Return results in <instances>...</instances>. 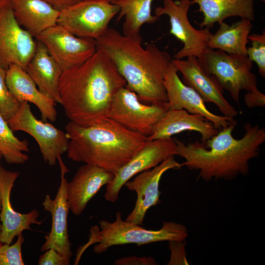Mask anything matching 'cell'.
Returning a JSON list of instances; mask_svg holds the SVG:
<instances>
[{
    "label": "cell",
    "mask_w": 265,
    "mask_h": 265,
    "mask_svg": "<svg viewBox=\"0 0 265 265\" xmlns=\"http://www.w3.org/2000/svg\"><path fill=\"white\" fill-rule=\"evenodd\" d=\"M67 157L74 161L100 167L114 175L143 147L147 137L107 118L93 126L69 121Z\"/></svg>",
    "instance_id": "obj_4"
},
{
    "label": "cell",
    "mask_w": 265,
    "mask_h": 265,
    "mask_svg": "<svg viewBox=\"0 0 265 265\" xmlns=\"http://www.w3.org/2000/svg\"><path fill=\"white\" fill-rule=\"evenodd\" d=\"M34 38L16 20L11 0H0V66L6 70L15 64L25 70L36 50Z\"/></svg>",
    "instance_id": "obj_10"
},
{
    "label": "cell",
    "mask_w": 265,
    "mask_h": 265,
    "mask_svg": "<svg viewBox=\"0 0 265 265\" xmlns=\"http://www.w3.org/2000/svg\"><path fill=\"white\" fill-rule=\"evenodd\" d=\"M7 122L13 132H25L35 139L44 161L49 165H54L58 157L67 152L69 140L66 132L37 119L28 102L21 103L17 112Z\"/></svg>",
    "instance_id": "obj_11"
},
{
    "label": "cell",
    "mask_w": 265,
    "mask_h": 265,
    "mask_svg": "<svg viewBox=\"0 0 265 265\" xmlns=\"http://www.w3.org/2000/svg\"><path fill=\"white\" fill-rule=\"evenodd\" d=\"M244 100L246 106L250 108L263 107L265 106V95L258 88L247 92Z\"/></svg>",
    "instance_id": "obj_34"
},
{
    "label": "cell",
    "mask_w": 265,
    "mask_h": 265,
    "mask_svg": "<svg viewBox=\"0 0 265 265\" xmlns=\"http://www.w3.org/2000/svg\"><path fill=\"white\" fill-rule=\"evenodd\" d=\"M104 0L108 2L114 4L120 0Z\"/></svg>",
    "instance_id": "obj_36"
},
{
    "label": "cell",
    "mask_w": 265,
    "mask_h": 265,
    "mask_svg": "<svg viewBox=\"0 0 265 265\" xmlns=\"http://www.w3.org/2000/svg\"><path fill=\"white\" fill-rule=\"evenodd\" d=\"M177 155V144L172 137L147 141L143 147L114 175L106 186L105 198L114 203L122 187L133 176L150 169L172 156Z\"/></svg>",
    "instance_id": "obj_13"
},
{
    "label": "cell",
    "mask_w": 265,
    "mask_h": 265,
    "mask_svg": "<svg viewBox=\"0 0 265 265\" xmlns=\"http://www.w3.org/2000/svg\"><path fill=\"white\" fill-rule=\"evenodd\" d=\"M29 151L28 143L21 140L13 133L0 112V154L9 164H22L29 159L24 152Z\"/></svg>",
    "instance_id": "obj_27"
},
{
    "label": "cell",
    "mask_w": 265,
    "mask_h": 265,
    "mask_svg": "<svg viewBox=\"0 0 265 265\" xmlns=\"http://www.w3.org/2000/svg\"><path fill=\"white\" fill-rule=\"evenodd\" d=\"M237 122L219 130L205 142L184 143L176 139L177 155L185 161L182 166L199 171L198 178L230 181L249 172V161L258 158L265 141V130L258 125L246 123L245 133L240 139L233 132Z\"/></svg>",
    "instance_id": "obj_2"
},
{
    "label": "cell",
    "mask_w": 265,
    "mask_h": 265,
    "mask_svg": "<svg viewBox=\"0 0 265 265\" xmlns=\"http://www.w3.org/2000/svg\"><path fill=\"white\" fill-rule=\"evenodd\" d=\"M171 62L182 73L183 82L195 90L205 103L214 104L224 116L233 118L237 116L238 111L225 98L224 89L217 80L203 69L196 57L174 58Z\"/></svg>",
    "instance_id": "obj_17"
},
{
    "label": "cell",
    "mask_w": 265,
    "mask_h": 265,
    "mask_svg": "<svg viewBox=\"0 0 265 265\" xmlns=\"http://www.w3.org/2000/svg\"><path fill=\"white\" fill-rule=\"evenodd\" d=\"M185 131L198 132L201 142L204 143L219 130L201 115L191 114L184 109H168L147 137V141L170 138Z\"/></svg>",
    "instance_id": "obj_20"
},
{
    "label": "cell",
    "mask_w": 265,
    "mask_h": 265,
    "mask_svg": "<svg viewBox=\"0 0 265 265\" xmlns=\"http://www.w3.org/2000/svg\"><path fill=\"white\" fill-rule=\"evenodd\" d=\"M70 261L53 248L45 251L38 260L39 265H69Z\"/></svg>",
    "instance_id": "obj_32"
},
{
    "label": "cell",
    "mask_w": 265,
    "mask_h": 265,
    "mask_svg": "<svg viewBox=\"0 0 265 265\" xmlns=\"http://www.w3.org/2000/svg\"><path fill=\"white\" fill-rule=\"evenodd\" d=\"M6 70L0 66V112L8 121L19 109L21 103L11 93L6 83Z\"/></svg>",
    "instance_id": "obj_28"
},
{
    "label": "cell",
    "mask_w": 265,
    "mask_h": 265,
    "mask_svg": "<svg viewBox=\"0 0 265 265\" xmlns=\"http://www.w3.org/2000/svg\"><path fill=\"white\" fill-rule=\"evenodd\" d=\"M208 43V48L229 54L247 55L248 36L253 27L252 21L241 19L231 25L222 22Z\"/></svg>",
    "instance_id": "obj_25"
},
{
    "label": "cell",
    "mask_w": 265,
    "mask_h": 265,
    "mask_svg": "<svg viewBox=\"0 0 265 265\" xmlns=\"http://www.w3.org/2000/svg\"><path fill=\"white\" fill-rule=\"evenodd\" d=\"M182 167L181 163L172 156L157 166L140 173L132 180L128 181L124 186L135 191L137 198L133 209L125 221L142 226L148 210L160 202L159 184L163 174L170 169Z\"/></svg>",
    "instance_id": "obj_15"
},
{
    "label": "cell",
    "mask_w": 265,
    "mask_h": 265,
    "mask_svg": "<svg viewBox=\"0 0 265 265\" xmlns=\"http://www.w3.org/2000/svg\"><path fill=\"white\" fill-rule=\"evenodd\" d=\"M191 3L197 4L203 15L201 28L212 27L231 17L255 19L254 0H191Z\"/></svg>",
    "instance_id": "obj_24"
},
{
    "label": "cell",
    "mask_w": 265,
    "mask_h": 265,
    "mask_svg": "<svg viewBox=\"0 0 265 265\" xmlns=\"http://www.w3.org/2000/svg\"><path fill=\"white\" fill-rule=\"evenodd\" d=\"M113 177L112 173L97 166L85 164L80 167L67 184V200L71 212L80 215L89 201Z\"/></svg>",
    "instance_id": "obj_19"
},
{
    "label": "cell",
    "mask_w": 265,
    "mask_h": 265,
    "mask_svg": "<svg viewBox=\"0 0 265 265\" xmlns=\"http://www.w3.org/2000/svg\"><path fill=\"white\" fill-rule=\"evenodd\" d=\"M97 49L105 53L114 64L139 100L148 104L167 102L164 85L171 61L169 53L155 44L145 48L140 34L127 36L113 28L96 40Z\"/></svg>",
    "instance_id": "obj_3"
},
{
    "label": "cell",
    "mask_w": 265,
    "mask_h": 265,
    "mask_svg": "<svg viewBox=\"0 0 265 265\" xmlns=\"http://www.w3.org/2000/svg\"><path fill=\"white\" fill-rule=\"evenodd\" d=\"M178 72L171 61L164 80L168 109H184L191 114L201 115L218 130L236 122L233 118L218 115L210 111L201 96L181 80Z\"/></svg>",
    "instance_id": "obj_16"
},
{
    "label": "cell",
    "mask_w": 265,
    "mask_h": 265,
    "mask_svg": "<svg viewBox=\"0 0 265 265\" xmlns=\"http://www.w3.org/2000/svg\"><path fill=\"white\" fill-rule=\"evenodd\" d=\"M35 38L44 45L62 71L84 62L97 50L96 40L77 36L57 24Z\"/></svg>",
    "instance_id": "obj_12"
},
{
    "label": "cell",
    "mask_w": 265,
    "mask_h": 265,
    "mask_svg": "<svg viewBox=\"0 0 265 265\" xmlns=\"http://www.w3.org/2000/svg\"><path fill=\"white\" fill-rule=\"evenodd\" d=\"M162 6L156 7L155 15H166L170 23V32L183 44L174 58L183 59L190 56L201 57L209 49L208 43L212 34L210 28L198 29L190 24L188 13L191 0H163Z\"/></svg>",
    "instance_id": "obj_9"
},
{
    "label": "cell",
    "mask_w": 265,
    "mask_h": 265,
    "mask_svg": "<svg viewBox=\"0 0 265 265\" xmlns=\"http://www.w3.org/2000/svg\"><path fill=\"white\" fill-rule=\"evenodd\" d=\"M5 81L10 92L19 102H26L36 106L43 121H55L56 103L39 90L25 69L11 65L6 70Z\"/></svg>",
    "instance_id": "obj_21"
},
{
    "label": "cell",
    "mask_w": 265,
    "mask_h": 265,
    "mask_svg": "<svg viewBox=\"0 0 265 265\" xmlns=\"http://www.w3.org/2000/svg\"><path fill=\"white\" fill-rule=\"evenodd\" d=\"M89 229L87 241L78 249L74 265L79 264L85 251L92 244L94 253L100 254L115 245L136 244L138 246L163 241H184L188 236L186 227L173 221L163 223L158 230H147L140 225L124 221L120 212L116 213L112 222L106 220L99 222Z\"/></svg>",
    "instance_id": "obj_5"
},
{
    "label": "cell",
    "mask_w": 265,
    "mask_h": 265,
    "mask_svg": "<svg viewBox=\"0 0 265 265\" xmlns=\"http://www.w3.org/2000/svg\"><path fill=\"white\" fill-rule=\"evenodd\" d=\"M118 6L102 0H82L62 11L57 24L75 35L96 40L118 14Z\"/></svg>",
    "instance_id": "obj_7"
},
{
    "label": "cell",
    "mask_w": 265,
    "mask_h": 265,
    "mask_svg": "<svg viewBox=\"0 0 265 265\" xmlns=\"http://www.w3.org/2000/svg\"><path fill=\"white\" fill-rule=\"evenodd\" d=\"M126 85L113 63L103 52H96L84 62L62 71L58 90L70 121L83 126L108 118L116 93Z\"/></svg>",
    "instance_id": "obj_1"
},
{
    "label": "cell",
    "mask_w": 265,
    "mask_h": 265,
    "mask_svg": "<svg viewBox=\"0 0 265 265\" xmlns=\"http://www.w3.org/2000/svg\"><path fill=\"white\" fill-rule=\"evenodd\" d=\"M115 265H158L155 259L151 257L135 256H127L116 259Z\"/></svg>",
    "instance_id": "obj_33"
},
{
    "label": "cell",
    "mask_w": 265,
    "mask_h": 265,
    "mask_svg": "<svg viewBox=\"0 0 265 265\" xmlns=\"http://www.w3.org/2000/svg\"><path fill=\"white\" fill-rule=\"evenodd\" d=\"M0 158H1V155H0Z\"/></svg>",
    "instance_id": "obj_39"
},
{
    "label": "cell",
    "mask_w": 265,
    "mask_h": 265,
    "mask_svg": "<svg viewBox=\"0 0 265 265\" xmlns=\"http://www.w3.org/2000/svg\"><path fill=\"white\" fill-rule=\"evenodd\" d=\"M19 24L34 38L57 24L60 12L42 0H11Z\"/></svg>",
    "instance_id": "obj_23"
},
{
    "label": "cell",
    "mask_w": 265,
    "mask_h": 265,
    "mask_svg": "<svg viewBox=\"0 0 265 265\" xmlns=\"http://www.w3.org/2000/svg\"><path fill=\"white\" fill-rule=\"evenodd\" d=\"M60 169V184L54 199L49 194L45 196L42 205L44 211L49 212L52 216L51 229L45 236L46 240L41 251L53 248L70 261L73 255L68 230L67 217L70 210L67 200L68 181L66 174L69 170L63 162L61 156L57 159Z\"/></svg>",
    "instance_id": "obj_14"
},
{
    "label": "cell",
    "mask_w": 265,
    "mask_h": 265,
    "mask_svg": "<svg viewBox=\"0 0 265 265\" xmlns=\"http://www.w3.org/2000/svg\"><path fill=\"white\" fill-rule=\"evenodd\" d=\"M153 0H120L116 2L119 8L117 20L124 19L123 34L127 36L138 35L145 24H153L158 18L152 14Z\"/></svg>",
    "instance_id": "obj_26"
},
{
    "label": "cell",
    "mask_w": 265,
    "mask_h": 265,
    "mask_svg": "<svg viewBox=\"0 0 265 265\" xmlns=\"http://www.w3.org/2000/svg\"><path fill=\"white\" fill-rule=\"evenodd\" d=\"M248 40L251 46L247 48L246 55L252 62H255L258 68L259 74L265 77V32L261 34L252 33L248 36Z\"/></svg>",
    "instance_id": "obj_29"
},
{
    "label": "cell",
    "mask_w": 265,
    "mask_h": 265,
    "mask_svg": "<svg viewBox=\"0 0 265 265\" xmlns=\"http://www.w3.org/2000/svg\"><path fill=\"white\" fill-rule=\"evenodd\" d=\"M0 209H1V204H0ZM1 222L0 221V233H1Z\"/></svg>",
    "instance_id": "obj_37"
},
{
    "label": "cell",
    "mask_w": 265,
    "mask_h": 265,
    "mask_svg": "<svg viewBox=\"0 0 265 265\" xmlns=\"http://www.w3.org/2000/svg\"><path fill=\"white\" fill-rule=\"evenodd\" d=\"M198 60L203 69L213 76L222 88L238 104L240 92L258 89L253 62L247 55L229 54L209 48Z\"/></svg>",
    "instance_id": "obj_6"
},
{
    "label": "cell",
    "mask_w": 265,
    "mask_h": 265,
    "mask_svg": "<svg viewBox=\"0 0 265 265\" xmlns=\"http://www.w3.org/2000/svg\"><path fill=\"white\" fill-rule=\"evenodd\" d=\"M168 247L171 254L168 265H188L186 255V242L184 241H169Z\"/></svg>",
    "instance_id": "obj_31"
},
{
    "label": "cell",
    "mask_w": 265,
    "mask_h": 265,
    "mask_svg": "<svg viewBox=\"0 0 265 265\" xmlns=\"http://www.w3.org/2000/svg\"><path fill=\"white\" fill-rule=\"evenodd\" d=\"M24 241L21 234L12 245L0 241V265H24L22 254V246Z\"/></svg>",
    "instance_id": "obj_30"
},
{
    "label": "cell",
    "mask_w": 265,
    "mask_h": 265,
    "mask_svg": "<svg viewBox=\"0 0 265 265\" xmlns=\"http://www.w3.org/2000/svg\"><path fill=\"white\" fill-rule=\"evenodd\" d=\"M57 11L61 12L67 7L73 5L82 0H42Z\"/></svg>",
    "instance_id": "obj_35"
},
{
    "label": "cell",
    "mask_w": 265,
    "mask_h": 265,
    "mask_svg": "<svg viewBox=\"0 0 265 265\" xmlns=\"http://www.w3.org/2000/svg\"><path fill=\"white\" fill-rule=\"evenodd\" d=\"M261 0V1H263V2H265V0Z\"/></svg>",
    "instance_id": "obj_38"
},
{
    "label": "cell",
    "mask_w": 265,
    "mask_h": 265,
    "mask_svg": "<svg viewBox=\"0 0 265 265\" xmlns=\"http://www.w3.org/2000/svg\"><path fill=\"white\" fill-rule=\"evenodd\" d=\"M167 110V102L144 104L125 85L114 96L108 118L129 130L148 137Z\"/></svg>",
    "instance_id": "obj_8"
},
{
    "label": "cell",
    "mask_w": 265,
    "mask_h": 265,
    "mask_svg": "<svg viewBox=\"0 0 265 265\" xmlns=\"http://www.w3.org/2000/svg\"><path fill=\"white\" fill-rule=\"evenodd\" d=\"M20 173L5 169L0 161V197L1 225L0 241L11 244L16 237L26 230H31V225H41L44 220L39 221V213L34 209L26 213L16 212L12 207L10 194L14 184Z\"/></svg>",
    "instance_id": "obj_18"
},
{
    "label": "cell",
    "mask_w": 265,
    "mask_h": 265,
    "mask_svg": "<svg viewBox=\"0 0 265 265\" xmlns=\"http://www.w3.org/2000/svg\"><path fill=\"white\" fill-rule=\"evenodd\" d=\"M25 70L42 93L61 104L58 86L62 70L40 42L36 41L35 53Z\"/></svg>",
    "instance_id": "obj_22"
}]
</instances>
